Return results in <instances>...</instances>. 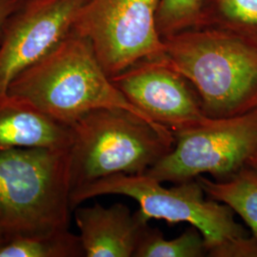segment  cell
Here are the masks:
<instances>
[{"instance_id":"5","label":"cell","mask_w":257,"mask_h":257,"mask_svg":"<svg viewBox=\"0 0 257 257\" xmlns=\"http://www.w3.org/2000/svg\"><path fill=\"white\" fill-rule=\"evenodd\" d=\"M108 194L133 198L147 220H164L170 225L190 224L202 233L208 252L225 242L249 234L228 205L206 197L197 179L168 188L147 174L111 175L74 190L72 209L74 211L88 199Z\"/></svg>"},{"instance_id":"16","label":"cell","mask_w":257,"mask_h":257,"mask_svg":"<svg viewBox=\"0 0 257 257\" xmlns=\"http://www.w3.org/2000/svg\"><path fill=\"white\" fill-rule=\"evenodd\" d=\"M204 0H160L157 28L163 37L195 27Z\"/></svg>"},{"instance_id":"3","label":"cell","mask_w":257,"mask_h":257,"mask_svg":"<svg viewBox=\"0 0 257 257\" xmlns=\"http://www.w3.org/2000/svg\"><path fill=\"white\" fill-rule=\"evenodd\" d=\"M70 149L0 153V235L4 241L69 230Z\"/></svg>"},{"instance_id":"11","label":"cell","mask_w":257,"mask_h":257,"mask_svg":"<svg viewBox=\"0 0 257 257\" xmlns=\"http://www.w3.org/2000/svg\"><path fill=\"white\" fill-rule=\"evenodd\" d=\"M72 127L9 92L0 94V153L21 148L70 149Z\"/></svg>"},{"instance_id":"12","label":"cell","mask_w":257,"mask_h":257,"mask_svg":"<svg viewBox=\"0 0 257 257\" xmlns=\"http://www.w3.org/2000/svg\"><path fill=\"white\" fill-rule=\"evenodd\" d=\"M207 196L228 205L257 238V172L245 167L225 181L207 176L196 178Z\"/></svg>"},{"instance_id":"8","label":"cell","mask_w":257,"mask_h":257,"mask_svg":"<svg viewBox=\"0 0 257 257\" xmlns=\"http://www.w3.org/2000/svg\"><path fill=\"white\" fill-rule=\"evenodd\" d=\"M110 79L149 119L174 135L211 119L205 114L193 84L165 55L142 60Z\"/></svg>"},{"instance_id":"7","label":"cell","mask_w":257,"mask_h":257,"mask_svg":"<svg viewBox=\"0 0 257 257\" xmlns=\"http://www.w3.org/2000/svg\"><path fill=\"white\" fill-rule=\"evenodd\" d=\"M160 0H86L74 30L92 44L110 77L165 55L157 28Z\"/></svg>"},{"instance_id":"4","label":"cell","mask_w":257,"mask_h":257,"mask_svg":"<svg viewBox=\"0 0 257 257\" xmlns=\"http://www.w3.org/2000/svg\"><path fill=\"white\" fill-rule=\"evenodd\" d=\"M72 130V192L111 175H145L175 145L169 128L123 109L91 111Z\"/></svg>"},{"instance_id":"1","label":"cell","mask_w":257,"mask_h":257,"mask_svg":"<svg viewBox=\"0 0 257 257\" xmlns=\"http://www.w3.org/2000/svg\"><path fill=\"white\" fill-rule=\"evenodd\" d=\"M7 92L25 98L70 127L100 109L127 110L164 127L128 101L103 69L91 42L74 30L52 52L18 74Z\"/></svg>"},{"instance_id":"19","label":"cell","mask_w":257,"mask_h":257,"mask_svg":"<svg viewBox=\"0 0 257 257\" xmlns=\"http://www.w3.org/2000/svg\"><path fill=\"white\" fill-rule=\"evenodd\" d=\"M248 166L257 172V148L255 152L253 153V155L250 156V158L248 160Z\"/></svg>"},{"instance_id":"6","label":"cell","mask_w":257,"mask_h":257,"mask_svg":"<svg viewBox=\"0 0 257 257\" xmlns=\"http://www.w3.org/2000/svg\"><path fill=\"white\" fill-rule=\"evenodd\" d=\"M172 151L147 173L160 182L181 183L210 175L225 181L248 166L257 148V107L178 132Z\"/></svg>"},{"instance_id":"10","label":"cell","mask_w":257,"mask_h":257,"mask_svg":"<svg viewBox=\"0 0 257 257\" xmlns=\"http://www.w3.org/2000/svg\"><path fill=\"white\" fill-rule=\"evenodd\" d=\"M74 219L86 257H135L149 220L123 203L75 208Z\"/></svg>"},{"instance_id":"14","label":"cell","mask_w":257,"mask_h":257,"mask_svg":"<svg viewBox=\"0 0 257 257\" xmlns=\"http://www.w3.org/2000/svg\"><path fill=\"white\" fill-rule=\"evenodd\" d=\"M85 256L79 235L69 230L39 237H18L0 245V257Z\"/></svg>"},{"instance_id":"17","label":"cell","mask_w":257,"mask_h":257,"mask_svg":"<svg viewBox=\"0 0 257 257\" xmlns=\"http://www.w3.org/2000/svg\"><path fill=\"white\" fill-rule=\"evenodd\" d=\"M211 257H257V238L249 233L246 236L225 242L208 252Z\"/></svg>"},{"instance_id":"2","label":"cell","mask_w":257,"mask_h":257,"mask_svg":"<svg viewBox=\"0 0 257 257\" xmlns=\"http://www.w3.org/2000/svg\"><path fill=\"white\" fill-rule=\"evenodd\" d=\"M163 40L166 59L193 84L208 117L256 108V44L212 28L188 29Z\"/></svg>"},{"instance_id":"18","label":"cell","mask_w":257,"mask_h":257,"mask_svg":"<svg viewBox=\"0 0 257 257\" xmlns=\"http://www.w3.org/2000/svg\"><path fill=\"white\" fill-rule=\"evenodd\" d=\"M23 0H0V42L7 22Z\"/></svg>"},{"instance_id":"13","label":"cell","mask_w":257,"mask_h":257,"mask_svg":"<svg viewBox=\"0 0 257 257\" xmlns=\"http://www.w3.org/2000/svg\"><path fill=\"white\" fill-rule=\"evenodd\" d=\"M194 28H212L257 45V0H204Z\"/></svg>"},{"instance_id":"20","label":"cell","mask_w":257,"mask_h":257,"mask_svg":"<svg viewBox=\"0 0 257 257\" xmlns=\"http://www.w3.org/2000/svg\"><path fill=\"white\" fill-rule=\"evenodd\" d=\"M3 242H4V239H3V237L0 235V245H1Z\"/></svg>"},{"instance_id":"9","label":"cell","mask_w":257,"mask_h":257,"mask_svg":"<svg viewBox=\"0 0 257 257\" xmlns=\"http://www.w3.org/2000/svg\"><path fill=\"white\" fill-rule=\"evenodd\" d=\"M86 0H23L0 42V94L14 78L58 46L74 30Z\"/></svg>"},{"instance_id":"15","label":"cell","mask_w":257,"mask_h":257,"mask_svg":"<svg viewBox=\"0 0 257 257\" xmlns=\"http://www.w3.org/2000/svg\"><path fill=\"white\" fill-rule=\"evenodd\" d=\"M207 253L202 233L193 226L175 238L166 239L161 230L149 225L135 257H203Z\"/></svg>"}]
</instances>
